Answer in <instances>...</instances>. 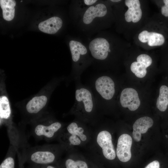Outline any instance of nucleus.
<instances>
[{"label":"nucleus","mask_w":168,"mask_h":168,"mask_svg":"<svg viewBox=\"0 0 168 168\" xmlns=\"http://www.w3.org/2000/svg\"><path fill=\"white\" fill-rule=\"evenodd\" d=\"M137 61L131 64L130 69L137 77L142 78L146 76V68L151 64L152 60L148 55L141 54L138 56Z\"/></svg>","instance_id":"nucleus-9"},{"label":"nucleus","mask_w":168,"mask_h":168,"mask_svg":"<svg viewBox=\"0 0 168 168\" xmlns=\"http://www.w3.org/2000/svg\"><path fill=\"white\" fill-rule=\"evenodd\" d=\"M121 0H110L111 1L114 2H117L119 1H120Z\"/></svg>","instance_id":"nucleus-29"},{"label":"nucleus","mask_w":168,"mask_h":168,"mask_svg":"<svg viewBox=\"0 0 168 168\" xmlns=\"http://www.w3.org/2000/svg\"><path fill=\"white\" fill-rule=\"evenodd\" d=\"M145 168H160L159 162L157 161H154L149 163Z\"/></svg>","instance_id":"nucleus-25"},{"label":"nucleus","mask_w":168,"mask_h":168,"mask_svg":"<svg viewBox=\"0 0 168 168\" xmlns=\"http://www.w3.org/2000/svg\"><path fill=\"white\" fill-rule=\"evenodd\" d=\"M0 168H14V159L11 156L7 157L1 164Z\"/></svg>","instance_id":"nucleus-20"},{"label":"nucleus","mask_w":168,"mask_h":168,"mask_svg":"<svg viewBox=\"0 0 168 168\" xmlns=\"http://www.w3.org/2000/svg\"><path fill=\"white\" fill-rule=\"evenodd\" d=\"M28 154H30L32 162L38 164H49L53 162L55 158V154L49 145L34 148Z\"/></svg>","instance_id":"nucleus-4"},{"label":"nucleus","mask_w":168,"mask_h":168,"mask_svg":"<svg viewBox=\"0 0 168 168\" xmlns=\"http://www.w3.org/2000/svg\"><path fill=\"white\" fill-rule=\"evenodd\" d=\"M47 101V98L45 96H35L27 104L26 110L30 114H37L45 106Z\"/></svg>","instance_id":"nucleus-13"},{"label":"nucleus","mask_w":168,"mask_h":168,"mask_svg":"<svg viewBox=\"0 0 168 168\" xmlns=\"http://www.w3.org/2000/svg\"><path fill=\"white\" fill-rule=\"evenodd\" d=\"M75 100L72 112L84 120H92L98 108L92 92L81 79L75 81Z\"/></svg>","instance_id":"nucleus-1"},{"label":"nucleus","mask_w":168,"mask_h":168,"mask_svg":"<svg viewBox=\"0 0 168 168\" xmlns=\"http://www.w3.org/2000/svg\"><path fill=\"white\" fill-rule=\"evenodd\" d=\"M107 13L106 7L104 4L100 3L91 6L86 10L84 14L83 22L85 24H90L95 18L103 17Z\"/></svg>","instance_id":"nucleus-11"},{"label":"nucleus","mask_w":168,"mask_h":168,"mask_svg":"<svg viewBox=\"0 0 168 168\" xmlns=\"http://www.w3.org/2000/svg\"><path fill=\"white\" fill-rule=\"evenodd\" d=\"M156 105L161 111L164 112L166 110L168 105V87L167 86L163 85L160 87Z\"/></svg>","instance_id":"nucleus-15"},{"label":"nucleus","mask_w":168,"mask_h":168,"mask_svg":"<svg viewBox=\"0 0 168 168\" xmlns=\"http://www.w3.org/2000/svg\"><path fill=\"white\" fill-rule=\"evenodd\" d=\"M11 110L8 100L5 96L0 98V117L1 119H8L11 114Z\"/></svg>","instance_id":"nucleus-17"},{"label":"nucleus","mask_w":168,"mask_h":168,"mask_svg":"<svg viewBox=\"0 0 168 168\" xmlns=\"http://www.w3.org/2000/svg\"><path fill=\"white\" fill-rule=\"evenodd\" d=\"M68 140L69 142L73 145H78L81 143V141L78 137L74 135H71Z\"/></svg>","instance_id":"nucleus-23"},{"label":"nucleus","mask_w":168,"mask_h":168,"mask_svg":"<svg viewBox=\"0 0 168 168\" xmlns=\"http://www.w3.org/2000/svg\"><path fill=\"white\" fill-rule=\"evenodd\" d=\"M133 6L134 8H140V3L138 0H133Z\"/></svg>","instance_id":"nucleus-27"},{"label":"nucleus","mask_w":168,"mask_h":168,"mask_svg":"<svg viewBox=\"0 0 168 168\" xmlns=\"http://www.w3.org/2000/svg\"><path fill=\"white\" fill-rule=\"evenodd\" d=\"M153 124V121L151 118L145 116L137 119L133 126V136L136 142H139L141 138V134L146 133Z\"/></svg>","instance_id":"nucleus-10"},{"label":"nucleus","mask_w":168,"mask_h":168,"mask_svg":"<svg viewBox=\"0 0 168 168\" xmlns=\"http://www.w3.org/2000/svg\"><path fill=\"white\" fill-rule=\"evenodd\" d=\"M142 11L141 8H135L132 14V21L133 23H136L141 19L142 16Z\"/></svg>","instance_id":"nucleus-21"},{"label":"nucleus","mask_w":168,"mask_h":168,"mask_svg":"<svg viewBox=\"0 0 168 168\" xmlns=\"http://www.w3.org/2000/svg\"><path fill=\"white\" fill-rule=\"evenodd\" d=\"M91 89L98 108H105L112 101L116 93V84L110 76L99 73L93 76L87 85Z\"/></svg>","instance_id":"nucleus-2"},{"label":"nucleus","mask_w":168,"mask_h":168,"mask_svg":"<svg viewBox=\"0 0 168 168\" xmlns=\"http://www.w3.org/2000/svg\"><path fill=\"white\" fill-rule=\"evenodd\" d=\"M63 24L62 19L58 17L54 16L41 22L38 28L41 31L49 34H54L61 28Z\"/></svg>","instance_id":"nucleus-12"},{"label":"nucleus","mask_w":168,"mask_h":168,"mask_svg":"<svg viewBox=\"0 0 168 168\" xmlns=\"http://www.w3.org/2000/svg\"><path fill=\"white\" fill-rule=\"evenodd\" d=\"M97 0H84V3L87 6H91L96 3Z\"/></svg>","instance_id":"nucleus-26"},{"label":"nucleus","mask_w":168,"mask_h":168,"mask_svg":"<svg viewBox=\"0 0 168 168\" xmlns=\"http://www.w3.org/2000/svg\"><path fill=\"white\" fill-rule=\"evenodd\" d=\"M68 132L70 135H74L79 137L82 141L87 139L86 136L83 134L84 129L81 127H78L77 123L72 122L70 124L67 128Z\"/></svg>","instance_id":"nucleus-18"},{"label":"nucleus","mask_w":168,"mask_h":168,"mask_svg":"<svg viewBox=\"0 0 168 168\" xmlns=\"http://www.w3.org/2000/svg\"><path fill=\"white\" fill-rule=\"evenodd\" d=\"M65 166L66 168H88L85 162L80 160L74 161L71 159L66 160Z\"/></svg>","instance_id":"nucleus-19"},{"label":"nucleus","mask_w":168,"mask_h":168,"mask_svg":"<svg viewBox=\"0 0 168 168\" xmlns=\"http://www.w3.org/2000/svg\"><path fill=\"white\" fill-rule=\"evenodd\" d=\"M16 4L15 1L13 0H0V5L4 20L10 21L13 19L15 11L14 7Z\"/></svg>","instance_id":"nucleus-14"},{"label":"nucleus","mask_w":168,"mask_h":168,"mask_svg":"<svg viewBox=\"0 0 168 168\" xmlns=\"http://www.w3.org/2000/svg\"><path fill=\"white\" fill-rule=\"evenodd\" d=\"M46 168H55L54 167L51 166H48Z\"/></svg>","instance_id":"nucleus-30"},{"label":"nucleus","mask_w":168,"mask_h":168,"mask_svg":"<svg viewBox=\"0 0 168 168\" xmlns=\"http://www.w3.org/2000/svg\"><path fill=\"white\" fill-rule=\"evenodd\" d=\"M125 19L127 22H130L132 21V16H125Z\"/></svg>","instance_id":"nucleus-28"},{"label":"nucleus","mask_w":168,"mask_h":168,"mask_svg":"<svg viewBox=\"0 0 168 168\" xmlns=\"http://www.w3.org/2000/svg\"><path fill=\"white\" fill-rule=\"evenodd\" d=\"M165 41V36L162 34L153 32H149L147 42L149 46L162 45Z\"/></svg>","instance_id":"nucleus-16"},{"label":"nucleus","mask_w":168,"mask_h":168,"mask_svg":"<svg viewBox=\"0 0 168 168\" xmlns=\"http://www.w3.org/2000/svg\"><path fill=\"white\" fill-rule=\"evenodd\" d=\"M164 5L161 7V15L166 18H168V0L162 1Z\"/></svg>","instance_id":"nucleus-22"},{"label":"nucleus","mask_w":168,"mask_h":168,"mask_svg":"<svg viewBox=\"0 0 168 168\" xmlns=\"http://www.w3.org/2000/svg\"><path fill=\"white\" fill-rule=\"evenodd\" d=\"M149 32L147 30H143L139 33L138 38L139 40L142 43L147 42Z\"/></svg>","instance_id":"nucleus-24"},{"label":"nucleus","mask_w":168,"mask_h":168,"mask_svg":"<svg viewBox=\"0 0 168 168\" xmlns=\"http://www.w3.org/2000/svg\"><path fill=\"white\" fill-rule=\"evenodd\" d=\"M98 145L102 149L105 157L113 160L116 157V153L112 140L111 134L108 131H102L98 134L96 139Z\"/></svg>","instance_id":"nucleus-6"},{"label":"nucleus","mask_w":168,"mask_h":168,"mask_svg":"<svg viewBox=\"0 0 168 168\" xmlns=\"http://www.w3.org/2000/svg\"><path fill=\"white\" fill-rule=\"evenodd\" d=\"M119 101L122 107L128 108L132 111L137 109L140 105L137 91L131 88H125L122 90L120 94Z\"/></svg>","instance_id":"nucleus-5"},{"label":"nucleus","mask_w":168,"mask_h":168,"mask_svg":"<svg viewBox=\"0 0 168 168\" xmlns=\"http://www.w3.org/2000/svg\"><path fill=\"white\" fill-rule=\"evenodd\" d=\"M132 143V139L129 135L123 134L119 137L117 144L116 155L120 161L126 162L131 159Z\"/></svg>","instance_id":"nucleus-7"},{"label":"nucleus","mask_w":168,"mask_h":168,"mask_svg":"<svg viewBox=\"0 0 168 168\" xmlns=\"http://www.w3.org/2000/svg\"><path fill=\"white\" fill-rule=\"evenodd\" d=\"M62 126V124L58 121L48 124H38L33 128V133L37 137L49 140L54 137Z\"/></svg>","instance_id":"nucleus-8"},{"label":"nucleus","mask_w":168,"mask_h":168,"mask_svg":"<svg viewBox=\"0 0 168 168\" xmlns=\"http://www.w3.org/2000/svg\"><path fill=\"white\" fill-rule=\"evenodd\" d=\"M89 48L93 59L101 67L107 60L109 53L111 52L108 41L102 37L95 38L89 43Z\"/></svg>","instance_id":"nucleus-3"}]
</instances>
